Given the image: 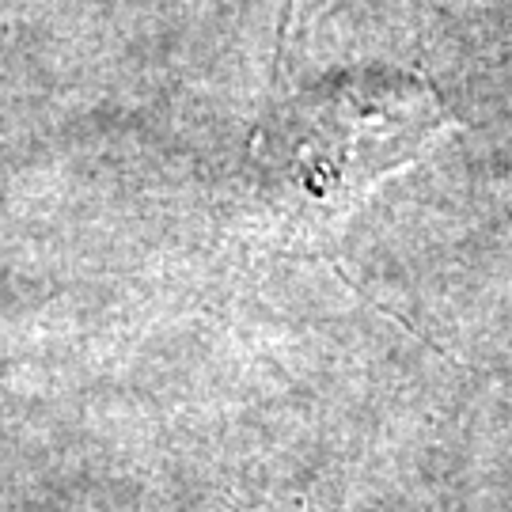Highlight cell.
<instances>
[{
	"label": "cell",
	"instance_id": "cell-1",
	"mask_svg": "<svg viewBox=\"0 0 512 512\" xmlns=\"http://www.w3.org/2000/svg\"><path fill=\"white\" fill-rule=\"evenodd\" d=\"M452 122L437 92L406 73H349L300 92L274 141L293 186L311 202L361 198L399 164L414 160Z\"/></svg>",
	"mask_w": 512,
	"mask_h": 512
}]
</instances>
